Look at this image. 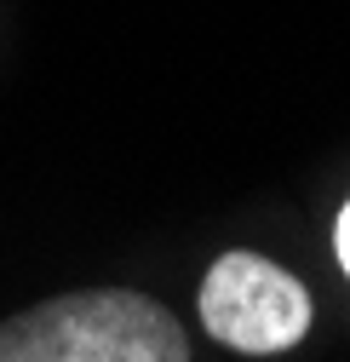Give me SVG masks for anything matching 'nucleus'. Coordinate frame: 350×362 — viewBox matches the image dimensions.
Listing matches in <instances>:
<instances>
[{
  "label": "nucleus",
  "instance_id": "obj_1",
  "mask_svg": "<svg viewBox=\"0 0 350 362\" xmlns=\"http://www.w3.org/2000/svg\"><path fill=\"white\" fill-rule=\"evenodd\" d=\"M0 362H190V345L155 299L92 288L0 322Z\"/></svg>",
  "mask_w": 350,
  "mask_h": 362
},
{
  "label": "nucleus",
  "instance_id": "obj_3",
  "mask_svg": "<svg viewBox=\"0 0 350 362\" xmlns=\"http://www.w3.org/2000/svg\"><path fill=\"white\" fill-rule=\"evenodd\" d=\"M333 247H339V264L350 270V202H344V213H339V230H333Z\"/></svg>",
  "mask_w": 350,
  "mask_h": 362
},
{
  "label": "nucleus",
  "instance_id": "obj_2",
  "mask_svg": "<svg viewBox=\"0 0 350 362\" xmlns=\"http://www.w3.org/2000/svg\"><path fill=\"white\" fill-rule=\"evenodd\" d=\"M201 322L218 345L270 356L304 339L310 328V293L282 264L258 253H224L201 282Z\"/></svg>",
  "mask_w": 350,
  "mask_h": 362
}]
</instances>
